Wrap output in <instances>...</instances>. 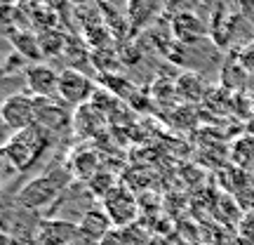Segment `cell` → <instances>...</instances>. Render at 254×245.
Instances as JSON below:
<instances>
[{
	"instance_id": "obj_1",
	"label": "cell",
	"mask_w": 254,
	"mask_h": 245,
	"mask_svg": "<svg viewBox=\"0 0 254 245\" xmlns=\"http://www.w3.org/2000/svg\"><path fill=\"white\" fill-rule=\"evenodd\" d=\"M50 146V132L33 125L24 132H14L2 146V163L14 172H24L36 163Z\"/></svg>"
},
{
	"instance_id": "obj_2",
	"label": "cell",
	"mask_w": 254,
	"mask_h": 245,
	"mask_svg": "<svg viewBox=\"0 0 254 245\" xmlns=\"http://www.w3.org/2000/svg\"><path fill=\"white\" fill-rule=\"evenodd\" d=\"M68 174L66 172H45L40 177H33L24 189L17 193V205L24 210H43L57 198H62L66 184H68Z\"/></svg>"
},
{
	"instance_id": "obj_3",
	"label": "cell",
	"mask_w": 254,
	"mask_h": 245,
	"mask_svg": "<svg viewBox=\"0 0 254 245\" xmlns=\"http://www.w3.org/2000/svg\"><path fill=\"white\" fill-rule=\"evenodd\" d=\"M0 118H2V125L7 127V130L24 132V130L36 125L38 99L36 97H31L28 92L9 94V97H5L2 106H0Z\"/></svg>"
},
{
	"instance_id": "obj_4",
	"label": "cell",
	"mask_w": 254,
	"mask_h": 245,
	"mask_svg": "<svg viewBox=\"0 0 254 245\" xmlns=\"http://www.w3.org/2000/svg\"><path fill=\"white\" fill-rule=\"evenodd\" d=\"M94 99V82L87 73L68 66L59 73V101L73 109H82Z\"/></svg>"
},
{
	"instance_id": "obj_5",
	"label": "cell",
	"mask_w": 254,
	"mask_h": 245,
	"mask_svg": "<svg viewBox=\"0 0 254 245\" xmlns=\"http://www.w3.org/2000/svg\"><path fill=\"white\" fill-rule=\"evenodd\" d=\"M101 208L106 210V215L111 217L113 227L120 229V231L125 227H129L136 219V215H139V203H136L134 193L127 189L125 184H118L116 189L111 191L109 196L101 200Z\"/></svg>"
},
{
	"instance_id": "obj_6",
	"label": "cell",
	"mask_w": 254,
	"mask_h": 245,
	"mask_svg": "<svg viewBox=\"0 0 254 245\" xmlns=\"http://www.w3.org/2000/svg\"><path fill=\"white\" fill-rule=\"evenodd\" d=\"M59 73L47 64H31L24 71V87L36 99L57 101L59 99Z\"/></svg>"
},
{
	"instance_id": "obj_7",
	"label": "cell",
	"mask_w": 254,
	"mask_h": 245,
	"mask_svg": "<svg viewBox=\"0 0 254 245\" xmlns=\"http://www.w3.org/2000/svg\"><path fill=\"white\" fill-rule=\"evenodd\" d=\"M78 224L68 219H47L40 224L38 231V243L40 245H71L78 236Z\"/></svg>"
},
{
	"instance_id": "obj_8",
	"label": "cell",
	"mask_w": 254,
	"mask_h": 245,
	"mask_svg": "<svg viewBox=\"0 0 254 245\" xmlns=\"http://www.w3.org/2000/svg\"><path fill=\"white\" fill-rule=\"evenodd\" d=\"M78 229H80L82 236H87L94 243H101L116 227H113L111 217L106 215V210L101 208V205H97V208L85 210V215L78 222Z\"/></svg>"
},
{
	"instance_id": "obj_9",
	"label": "cell",
	"mask_w": 254,
	"mask_h": 245,
	"mask_svg": "<svg viewBox=\"0 0 254 245\" xmlns=\"http://www.w3.org/2000/svg\"><path fill=\"white\" fill-rule=\"evenodd\" d=\"M36 125H40L43 130H47V132L52 135V132H59V130L71 125V113L66 111V104H59V106H57V101L38 99Z\"/></svg>"
},
{
	"instance_id": "obj_10",
	"label": "cell",
	"mask_w": 254,
	"mask_h": 245,
	"mask_svg": "<svg viewBox=\"0 0 254 245\" xmlns=\"http://www.w3.org/2000/svg\"><path fill=\"white\" fill-rule=\"evenodd\" d=\"M73 174L82 179V182H90L94 174L99 172L97 170V165H99V158L94 151H78V154L73 156Z\"/></svg>"
},
{
	"instance_id": "obj_11",
	"label": "cell",
	"mask_w": 254,
	"mask_h": 245,
	"mask_svg": "<svg viewBox=\"0 0 254 245\" xmlns=\"http://www.w3.org/2000/svg\"><path fill=\"white\" fill-rule=\"evenodd\" d=\"M87 186H90V193H94V198L104 200L106 196H109L111 191L118 186V182H116V177H113V172H106V170H99V172L92 177L90 182H87Z\"/></svg>"
},
{
	"instance_id": "obj_12",
	"label": "cell",
	"mask_w": 254,
	"mask_h": 245,
	"mask_svg": "<svg viewBox=\"0 0 254 245\" xmlns=\"http://www.w3.org/2000/svg\"><path fill=\"white\" fill-rule=\"evenodd\" d=\"M177 94H179L182 99H189V101L200 99L202 87H200L198 76H193V73H184L182 78L177 81Z\"/></svg>"
},
{
	"instance_id": "obj_13",
	"label": "cell",
	"mask_w": 254,
	"mask_h": 245,
	"mask_svg": "<svg viewBox=\"0 0 254 245\" xmlns=\"http://www.w3.org/2000/svg\"><path fill=\"white\" fill-rule=\"evenodd\" d=\"M236 158L240 165H247L254 158V139L252 137H240L236 144Z\"/></svg>"
},
{
	"instance_id": "obj_14",
	"label": "cell",
	"mask_w": 254,
	"mask_h": 245,
	"mask_svg": "<svg viewBox=\"0 0 254 245\" xmlns=\"http://www.w3.org/2000/svg\"><path fill=\"white\" fill-rule=\"evenodd\" d=\"M240 66H243L245 73L254 76V43H250V45L240 52Z\"/></svg>"
},
{
	"instance_id": "obj_15",
	"label": "cell",
	"mask_w": 254,
	"mask_h": 245,
	"mask_svg": "<svg viewBox=\"0 0 254 245\" xmlns=\"http://www.w3.org/2000/svg\"><path fill=\"white\" fill-rule=\"evenodd\" d=\"M99 245H132L129 243V238H127L125 231H120V229H113L109 236L104 238Z\"/></svg>"
}]
</instances>
